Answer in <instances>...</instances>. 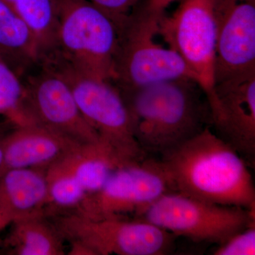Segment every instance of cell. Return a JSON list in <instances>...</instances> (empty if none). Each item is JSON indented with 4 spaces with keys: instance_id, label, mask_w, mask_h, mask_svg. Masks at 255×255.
I'll list each match as a JSON object with an SVG mask.
<instances>
[{
    "instance_id": "obj_1",
    "label": "cell",
    "mask_w": 255,
    "mask_h": 255,
    "mask_svg": "<svg viewBox=\"0 0 255 255\" xmlns=\"http://www.w3.org/2000/svg\"><path fill=\"white\" fill-rule=\"evenodd\" d=\"M172 192L200 200L255 209V188L248 162L206 127L159 160Z\"/></svg>"
},
{
    "instance_id": "obj_2",
    "label": "cell",
    "mask_w": 255,
    "mask_h": 255,
    "mask_svg": "<svg viewBox=\"0 0 255 255\" xmlns=\"http://www.w3.org/2000/svg\"><path fill=\"white\" fill-rule=\"evenodd\" d=\"M137 142L144 152L161 155L206 127L210 114L196 81L176 79L137 88L121 89Z\"/></svg>"
},
{
    "instance_id": "obj_3",
    "label": "cell",
    "mask_w": 255,
    "mask_h": 255,
    "mask_svg": "<svg viewBox=\"0 0 255 255\" xmlns=\"http://www.w3.org/2000/svg\"><path fill=\"white\" fill-rule=\"evenodd\" d=\"M41 65L68 85L83 117L122 163L146 159L147 153L135 139L127 104L117 85L82 73L56 56L46 58Z\"/></svg>"
},
{
    "instance_id": "obj_4",
    "label": "cell",
    "mask_w": 255,
    "mask_h": 255,
    "mask_svg": "<svg viewBox=\"0 0 255 255\" xmlns=\"http://www.w3.org/2000/svg\"><path fill=\"white\" fill-rule=\"evenodd\" d=\"M56 1L57 47L50 56L58 57L89 76L114 81L118 23L89 0Z\"/></svg>"
},
{
    "instance_id": "obj_5",
    "label": "cell",
    "mask_w": 255,
    "mask_h": 255,
    "mask_svg": "<svg viewBox=\"0 0 255 255\" xmlns=\"http://www.w3.org/2000/svg\"><path fill=\"white\" fill-rule=\"evenodd\" d=\"M162 16L149 12L145 6L135 7L119 23L114 80L119 88H137L181 78L196 81L177 52L156 41Z\"/></svg>"
},
{
    "instance_id": "obj_6",
    "label": "cell",
    "mask_w": 255,
    "mask_h": 255,
    "mask_svg": "<svg viewBox=\"0 0 255 255\" xmlns=\"http://www.w3.org/2000/svg\"><path fill=\"white\" fill-rule=\"evenodd\" d=\"M54 226L71 243L70 255H162L173 248V235L140 219H95L75 211Z\"/></svg>"
},
{
    "instance_id": "obj_7",
    "label": "cell",
    "mask_w": 255,
    "mask_h": 255,
    "mask_svg": "<svg viewBox=\"0 0 255 255\" xmlns=\"http://www.w3.org/2000/svg\"><path fill=\"white\" fill-rule=\"evenodd\" d=\"M136 218L174 236L219 246L255 224V209L221 205L178 192L163 194Z\"/></svg>"
},
{
    "instance_id": "obj_8",
    "label": "cell",
    "mask_w": 255,
    "mask_h": 255,
    "mask_svg": "<svg viewBox=\"0 0 255 255\" xmlns=\"http://www.w3.org/2000/svg\"><path fill=\"white\" fill-rule=\"evenodd\" d=\"M216 0H182L173 14H164L158 34L190 70L207 100L214 105Z\"/></svg>"
},
{
    "instance_id": "obj_9",
    "label": "cell",
    "mask_w": 255,
    "mask_h": 255,
    "mask_svg": "<svg viewBox=\"0 0 255 255\" xmlns=\"http://www.w3.org/2000/svg\"><path fill=\"white\" fill-rule=\"evenodd\" d=\"M171 191L159 160L144 159L116 169L100 190L87 194L76 212L95 219L140 214Z\"/></svg>"
},
{
    "instance_id": "obj_10",
    "label": "cell",
    "mask_w": 255,
    "mask_h": 255,
    "mask_svg": "<svg viewBox=\"0 0 255 255\" xmlns=\"http://www.w3.org/2000/svg\"><path fill=\"white\" fill-rule=\"evenodd\" d=\"M214 85L255 73V0H216Z\"/></svg>"
},
{
    "instance_id": "obj_11",
    "label": "cell",
    "mask_w": 255,
    "mask_h": 255,
    "mask_svg": "<svg viewBox=\"0 0 255 255\" xmlns=\"http://www.w3.org/2000/svg\"><path fill=\"white\" fill-rule=\"evenodd\" d=\"M24 86L26 110L35 122L82 144L102 142L58 75L42 66L41 73L29 78Z\"/></svg>"
},
{
    "instance_id": "obj_12",
    "label": "cell",
    "mask_w": 255,
    "mask_h": 255,
    "mask_svg": "<svg viewBox=\"0 0 255 255\" xmlns=\"http://www.w3.org/2000/svg\"><path fill=\"white\" fill-rule=\"evenodd\" d=\"M216 133L247 162L255 155V73L214 85V105L210 110Z\"/></svg>"
},
{
    "instance_id": "obj_13",
    "label": "cell",
    "mask_w": 255,
    "mask_h": 255,
    "mask_svg": "<svg viewBox=\"0 0 255 255\" xmlns=\"http://www.w3.org/2000/svg\"><path fill=\"white\" fill-rule=\"evenodd\" d=\"M1 140L4 164L0 174L16 168L46 170L82 145L66 135L37 122L16 126Z\"/></svg>"
},
{
    "instance_id": "obj_14",
    "label": "cell",
    "mask_w": 255,
    "mask_h": 255,
    "mask_svg": "<svg viewBox=\"0 0 255 255\" xmlns=\"http://www.w3.org/2000/svg\"><path fill=\"white\" fill-rule=\"evenodd\" d=\"M48 201V184L43 169H11L0 174V210L12 222L42 214Z\"/></svg>"
},
{
    "instance_id": "obj_15",
    "label": "cell",
    "mask_w": 255,
    "mask_h": 255,
    "mask_svg": "<svg viewBox=\"0 0 255 255\" xmlns=\"http://www.w3.org/2000/svg\"><path fill=\"white\" fill-rule=\"evenodd\" d=\"M40 59L33 33L11 5L0 0V60L21 77Z\"/></svg>"
},
{
    "instance_id": "obj_16",
    "label": "cell",
    "mask_w": 255,
    "mask_h": 255,
    "mask_svg": "<svg viewBox=\"0 0 255 255\" xmlns=\"http://www.w3.org/2000/svg\"><path fill=\"white\" fill-rule=\"evenodd\" d=\"M6 246L15 255H64L61 235L54 225L47 222L43 213L16 220Z\"/></svg>"
},
{
    "instance_id": "obj_17",
    "label": "cell",
    "mask_w": 255,
    "mask_h": 255,
    "mask_svg": "<svg viewBox=\"0 0 255 255\" xmlns=\"http://www.w3.org/2000/svg\"><path fill=\"white\" fill-rule=\"evenodd\" d=\"M15 11L33 33L39 50L40 62L56 50L58 11L56 0H15Z\"/></svg>"
},
{
    "instance_id": "obj_18",
    "label": "cell",
    "mask_w": 255,
    "mask_h": 255,
    "mask_svg": "<svg viewBox=\"0 0 255 255\" xmlns=\"http://www.w3.org/2000/svg\"><path fill=\"white\" fill-rule=\"evenodd\" d=\"M0 114L16 126L33 122L26 107L24 85L11 68L0 60Z\"/></svg>"
},
{
    "instance_id": "obj_19",
    "label": "cell",
    "mask_w": 255,
    "mask_h": 255,
    "mask_svg": "<svg viewBox=\"0 0 255 255\" xmlns=\"http://www.w3.org/2000/svg\"><path fill=\"white\" fill-rule=\"evenodd\" d=\"M48 184V204L57 207H75L83 200L86 191L72 174L46 176Z\"/></svg>"
},
{
    "instance_id": "obj_20",
    "label": "cell",
    "mask_w": 255,
    "mask_h": 255,
    "mask_svg": "<svg viewBox=\"0 0 255 255\" xmlns=\"http://www.w3.org/2000/svg\"><path fill=\"white\" fill-rule=\"evenodd\" d=\"M215 255H255V225L236 233L228 241L219 245L214 252Z\"/></svg>"
},
{
    "instance_id": "obj_21",
    "label": "cell",
    "mask_w": 255,
    "mask_h": 255,
    "mask_svg": "<svg viewBox=\"0 0 255 255\" xmlns=\"http://www.w3.org/2000/svg\"><path fill=\"white\" fill-rule=\"evenodd\" d=\"M96 6L104 10L119 23L134 8L139 0H89Z\"/></svg>"
},
{
    "instance_id": "obj_22",
    "label": "cell",
    "mask_w": 255,
    "mask_h": 255,
    "mask_svg": "<svg viewBox=\"0 0 255 255\" xmlns=\"http://www.w3.org/2000/svg\"><path fill=\"white\" fill-rule=\"evenodd\" d=\"M176 1L177 0H147L144 6L149 12L156 16H162L169 5Z\"/></svg>"
},
{
    "instance_id": "obj_23",
    "label": "cell",
    "mask_w": 255,
    "mask_h": 255,
    "mask_svg": "<svg viewBox=\"0 0 255 255\" xmlns=\"http://www.w3.org/2000/svg\"><path fill=\"white\" fill-rule=\"evenodd\" d=\"M12 221L9 216L0 210V231L11 224Z\"/></svg>"
},
{
    "instance_id": "obj_24",
    "label": "cell",
    "mask_w": 255,
    "mask_h": 255,
    "mask_svg": "<svg viewBox=\"0 0 255 255\" xmlns=\"http://www.w3.org/2000/svg\"><path fill=\"white\" fill-rule=\"evenodd\" d=\"M3 164H4V150H3L2 142L0 140V172L2 169Z\"/></svg>"
},
{
    "instance_id": "obj_25",
    "label": "cell",
    "mask_w": 255,
    "mask_h": 255,
    "mask_svg": "<svg viewBox=\"0 0 255 255\" xmlns=\"http://www.w3.org/2000/svg\"><path fill=\"white\" fill-rule=\"evenodd\" d=\"M5 1H6V2L9 3V4L11 5V6H12L13 3H14L15 0H5Z\"/></svg>"
}]
</instances>
